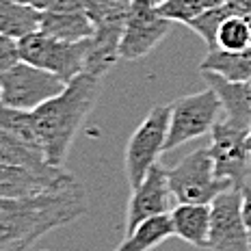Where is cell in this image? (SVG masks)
Here are the masks:
<instances>
[{"label": "cell", "instance_id": "cell-22", "mask_svg": "<svg viewBox=\"0 0 251 251\" xmlns=\"http://www.w3.org/2000/svg\"><path fill=\"white\" fill-rule=\"evenodd\" d=\"M0 130H4V132L13 134V137H18L20 141H24V143H28V145H33V148L41 150V145L37 141V134H35V128H33L30 113L22 111V108L9 106V104H4L2 100H0Z\"/></svg>", "mask_w": 251, "mask_h": 251}, {"label": "cell", "instance_id": "cell-1", "mask_svg": "<svg viewBox=\"0 0 251 251\" xmlns=\"http://www.w3.org/2000/svg\"><path fill=\"white\" fill-rule=\"evenodd\" d=\"M82 184L33 200L0 197V251H26L52 229L70 226L87 212Z\"/></svg>", "mask_w": 251, "mask_h": 251}, {"label": "cell", "instance_id": "cell-18", "mask_svg": "<svg viewBox=\"0 0 251 251\" xmlns=\"http://www.w3.org/2000/svg\"><path fill=\"white\" fill-rule=\"evenodd\" d=\"M200 70L212 72L229 82H251V48L240 52L210 50L200 63Z\"/></svg>", "mask_w": 251, "mask_h": 251}, {"label": "cell", "instance_id": "cell-6", "mask_svg": "<svg viewBox=\"0 0 251 251\" xmlns=\"http://www.w3.org/2000/svg\"><path fill=\"white\" fill-rule=\"evenodd\" d=\"M171 193L177 203H212L221 193L234 188L229 180L217 177L214 160L208 148H200L167 169Z\"/></svg>", "mask_w": 251, "mask_h": 251}, {"label": "cell", "instance_id": "cell-12", "mask_svg": "<svg viewBox=\"0 0 251 251\" xmlns=\"http://www.w3.org/2000/svg\"><path fill=\"white\" fill-rule=\"evenodd\" d=\"M210 251H251L243 219V191L238 186L221 193L210 203Z\"/></svg>", "mask_w": 251, "mask_h": 251}, {"label": "cell", "instance_id": "cell-19", "mask_svg": "<svg viewBox=\"0 0 251 251\" xmlns=\"http://www.w3.org/2000/svg\"><path fill=\"white\" fill-rule=\"evenodd\" d=\"M41 24V11L13 0H0V37L22 39L37 33Z\"/></svg>", "mask_w": 251, "mask_h": 251}, {"label": "cell", "instance_id": "cell-20", "mask_svg": "<svg viewBox=\"0 0 251 251\" xmlns=\"http://www.w3.org/2000/svg\"><path fill=\"white\" fill-rule=\"evenodd\" d=\"M0 165H15V167H28V169L46 171L50 169L48 160H46L44 151L39 148L24 143L13 134L0 130Z\"/></svg>", "mask_w": 251, "mask_h": 251}, {"label": "cell", "instance_id": "cell-13", "mask_svg": "<svg viewBox=\"0 0 251 251\" xmlns=\"http://www.w3.org/2000/svg\"><path fill=\"white\" fill-rule=\"evenodd\" d=\"M171 197H174V193L169 186L167 169L160 163L154 165L148 177L141 182V186L132 188L128 210H126V234L132 232L139 223L148 221L151 217L169 214Z\"/></svg>", "mask_w": 251, "mask_h": 251}, {"label": "cell", "instance_id": "cell-25", "mask_svg": "<svg viewBox=\"0 0 251 251\" xmlns=\"http://www.w3.org/2000/svg\"><path fill=\"white\" fill-rule=\"evenodd\" d=\"M240 191H243V219H245V227H247L249 247H251V186L245 184L240 186Z\"/></svg>", "mask_w": 251, "mask_h": 251}, {"label": "cell", "instance_id": "cell-4", "mask_svg": "<svg viewBox=\"0 0 251 251\" xmlns=\"http://www.w3.org/2000/svg\"><path fill=\"white\" fill-rule=\"evenodd\" d=\"M20 59L37 65L61 80L72 82L76 76L87 72L89 54H91V39L85 41H63L41 33H30L18 39Z\"/></svg>", "mask_w": 251, "mask_h": 251}, {"label": "cell", "instance_id": "cell-11", "mask_svg": "<svg viewBox=\"0 0 251 251\" xmlns=\"http://www.w3.org/2000/svg\"><path fill=\"white\" fill-rule=\"evenodd\" d=\"M80 184L78 177L65 167H50L46 171L28 167L0 165V197L11 200H33L41 195H56Z\"/></svg>", "mask_w": 251, "mask_h": 251}, {"label": "cell", "instance_id": "cell-27", "mask_svg": "<svg viewBox=\"0 0 251 251\" xmlns=\"http://www.w3.org/2000/svg\"><path fill=\"white\" fill-rule=\"evenodd\" d=\"M247 145H249V150H251V130H249V139H247Z\"/></svg>", "mask_w": 251, "mask_h": 251}, {"label": "cell", "instance_id": "cell-5", "mask_svg": "<svg viewBox=\"0 0 251 251\" xmlns=\"http://www.w3.org/2000/svg\"><path fill=\"white\" fill-rule=\"evenodd\" d=\"M171 104H158L148 113V117L132 132V137L126 143L124 167L130 188L141 186V182L148 177L150 169L158 165L160 154L165 151L167 134H169Z\"/></svg>", "mask_w": 251, "mask_h": 251}, {"label": "cell", "instance_id": "cell-26", "mask_svg": "<svg viewBox=\"0 0 251 251\" xmlns=\"http://www.w3.org/2000/svg\"><path fill=\"white\" fill-rule=\"evenodd\" d=\"M13 2L26 4V7H33V9H37V11H46V9H48L54 0H13Z\"/></svg>", "mask_w": 251, "mask_h": 251}, {"label": "cell", "instance_id": "cell-28", "mask_svg": "<svg viewBox=\"0 0 251 251\" xmlns=\"http://www.w3.org/2000/svg\"><path fill=\"white\" fill-rule=\"evenodd\" d=\"M158 2H163V0H158Z\"/></svg>", "mask_w": 251, "mask_h": 251}, {"label": "cell", "instance_id": "cell-23", "mask_svg": "<svg viewBox=\"0 0 251 251\" xmlns=\"http://www.w3.org/2000/svg\"><path fill=\"white\" fill-rule=\"evenodd\" d=\"M251 48V22L245 15H232L217 33V50L240 52Z\"/></svg>", "mask_w": 251, "mask_h": 251}, {"label": "cell", "instance_id": "cell-16", "mask_svg": "<svg viewBox=\"0 0 251 251\" xmlns=\"http://www.w3.org/2000/svg\"><path fill=\"white\" fill-rule=\"evenodd\" d=\"M176 236L193 247L208 249L210 240V203H177L171 210Z\"/></svg>", "mask_w": 251, "mask_h": 251}, {"label": "cell", "instance_id": "cell-10", "mask_svg": "<svg viewBox=\"0 0 251 251\" xmlns=\"http://www.w3.org/2000/svg\"><path fill=\"white\" fill-rule=\"evenodd\" d=\"M158 0H132L119 46V59L139 61L148 56L171 30V20L158 11Z\"/></svg>", "mask_w": 251, "mask_h": 251}, {"label": "cell", "instance_id": "cell-3", "mask_svg": "<svg viewBox=\"0 0 251 251\" xmlns=\"http://www.w3.org/2000/svg\"><path fill=\"white\" fill-rule=\"evenodd\" d=\"M80 4L96 28L91 37L87 72L104 78L119 61V46L132 0H80Z\"/></svg>", "mask_w": 251, "mask_h": 251}, {"label": "cell", "instance_id": "cell-9", "mask_svg": "<svg viewBox=\"0 0 251 251\" xmlns=\"http://www.w3.org/2000/svg\"><path fill=\"white\" fill-rule=\"evenodd\" d=\"M247 126L232 124L229 119H219L210 132V156L214 160L217 177L229 180L234 186H245V180L251 169V150L247 145L249 139Z\"/></svg>", "mask_w": 251, "mask_h": 251}, {"label": "cell", "instance_id": "cell-24", "mask_svg": "<svg viewBox=\"0 0 251 251\" xmlns=\"http://www.w3.org/2000/svg\"><path fill=\"white\" fill-rule=\"evenodd\" d=\"M20 61H22V59H20L18 39L0 37V85H2L4 76H7Z\"/></svg>", "mask_w": 251, "mask_h": 251}, {"label": "cell", "instance_id": "cell-2", "mask_svg": "<svg viewBox=\"0 0 251 251\" xmlns=\"http://www.w3.org/2000/svg\"><path fill=\"white\" fill-rule=\"evenodd\" d=\"M100 87L102 76L82 72L72 82H67V87L56 98L30 111L35 134L50 165L63 167L76 132L96 106Z\"/></svg>", "mask_w": 251, "mask_h": 251}, {"label": "cell", "instance_id": "cell-8", "mask_svg": "<svg viewBox=\"0 0 251 251\" xmlns=\"http://www.w3.org/2000/svg\"><path fill=\"white\" fill-rule=\"evenodd\" d=\"M65 87L67 82L61 80L59 76L26 61H20L0 85V100L13 108L30 113L52 98H56Z\"/></svg>", "mask_w": 251, "mask_h": 251}, {"label": "cell", "instance_id": "cell-15", "mask_svg": "<svg viewBox=\"0 0 251 251\" xmlns=\"http://www.w3.org/2000/svg\"><path fill=\"white\" fill-rule=\"evenodd\" d=\"M203 78L221 100L226 119L251 128V82H229L212 72H203Z\"/></svg>", "mask_w": 251, "mask_h": 251}, {"label": "cell", "instance_id": "cell-14", "mask_svg": "<svg viewBox=\"0 0 251 251\" xmlns=\"http://www.w3.org/2000/svg\"><path fill=\"white\" fill-rule=\"evenodd\" d=\"M39 30L63 41H85L96 33L80 0H54L46 11H41Z\"/></svg>", "mask_w": 251, "mask_h": 251}, {"label": "cell", "instance_id": "cell-17", "mask_svg": "<svg viewBox=\"0 0 251 251\" xmlns=\"http://www.w3.org/2000/svg\"><path fill=\"white\" fill-rule=\"evenodd\" d=\"M171 236H176L174 219L171 214H160L139 223L132 232L126 234L115 251H151Z\"/></svg>", "mask_w": 251, "mask_h": 251}, {"label": "cell", "instance_id": "cell-7", "mask_svg": "<svg viewBox=\"0 0 251 251\" xmlns=\"http://www.w3.org/2000/svg\"><path fill=\"white\" fill-rule=\"evenodd\" d=\"M221 111V100L210 87L203 89V91L182 96L176 102H171V119L165 151H171L188 143V141L212 132Z\"/></svg>", "mask_w": 251, "mask_h": 251}, {"label": "cell", "instance_id": "cell-21", "mask_svg": "<svg viewBox=\"0 0 251 251\" xmlns=\"http://www.w3.org/2000/svg\"><path fill=\"white\" fill-rule=\"evenodd\" d=\"M226 2L227 0H163L158 4V11L163 18L171 20V22L191 24L200 15H203L214 7H221Z\"/></svg>", "mask_w": 251, "mask_h": 251}]
</instances>
